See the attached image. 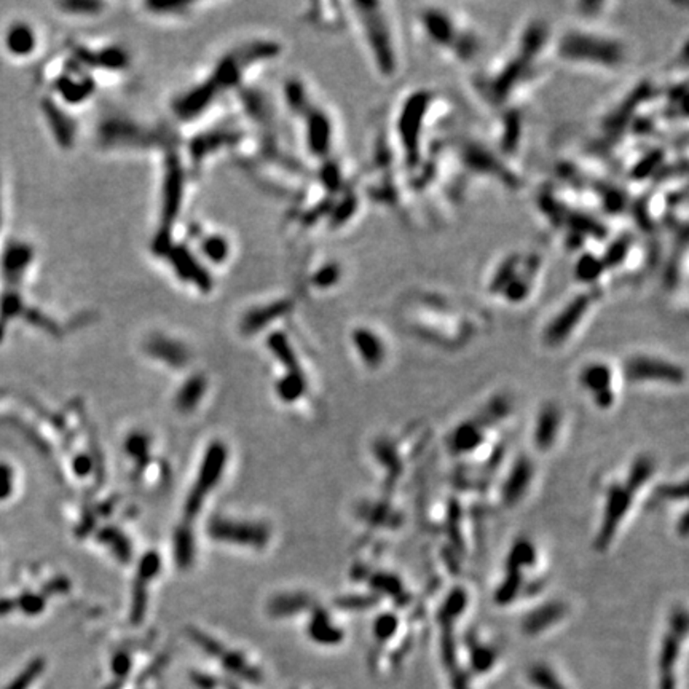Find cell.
I'll return each instance as SVG.
<instances>
[{
	"label": "cell",
	"instance_id": "ba28073f",
	"mask_svg": "<svg viewBox=\"0 0 689 689\" xmlns=\"http://www.w3.org/2000/svg\"><path fill=\"white\" fill-rule=\"evenodd\" d=\"M595 292L584 291L558 308L545 326L543 327L541 340L545 348H560L579 331L584 321L590 315V310L595 303Z\"/></svg>",
	"mask_w": 689,
	"mask_h": 689
},
{
	"label": "cell",
	"instance_id": "8d00e7d4",
	"mask_svg": "<svg viewBox=\"0 0 689 689\" xmlns=\"http://www.w3.org/2000/svg\"><path fill=\"white\" fill-rule=\"evenodd\" d=\"M342 278V268L337 263H326L311 275V284L316 289H331L337 286Z\"/></svg>",
	"mask_w": 689,
	"mask_h": 689
},
{
	"label": "cell",
	"instance_id": "e575fe53",
	"mask_svg": "<svg viewBox=\"0 0 689 689\" xmlns=\"http://www.w3.org/2000/svg\"><path fill=\"white\" fill-rule=\"evenodd\" d=\"M204 257L213 263H223L230 254V244L222 235H209L201 241Z\"/></svg>",
	"mask_w": 689,
	"mask_h": 689
},
{
	"label": "cell",
	"instance_id": "f6af8a7d",
	"mask_svg": "<svg viewBox=\"0 0 689 689\" xmlns=\"http://www.w3.org/2000/svg\"><path fill=\"white\" fill-rule=\"evenodd\" d=\"M149 443H150V441H149L147 436L134 433V434L129 436L128 441H126V452L131 455L133 458H136V461H141L147 456Z\"/></svg>",
	"mask_w": 689,
	"mask_h": 689
},
{
	"label": "cell",
	"instance_id": "816d5d0a",
	"mask_svg": "<svg viewBox=\"0 0 689 689\" xmlns=\"http://www.w3.org/2000/svg\"><path fill=\"white\" fill-rule=\"evenodd\" d=\"M147 6L152 11L155 13H168V11H182L183 9H187V6H190V4L187 2H150L147 4Z\"/></svg>",
	"mask_w": 689,
	"mask_h": 689
},
{
	"label": "cell",
	"instance_id": "4fadbf2b",
	"mask_svg": "<svg viewBox=\"0 0 689 689\" xmlns=\"http://www.w3.org/2000/svg\"><path fill=\"white\" fill-rule=\"evenodd\" d=\"M563 426V412L554 402L544 404L538 412L533 426V443L540 452L548 453L554 448Z\"/></svg>",
	"mask_w": 689,
	"mask_h": 689
},
{
	"label": "cell",
	"instance_id": "74e56055",
	"mask_svg": "<svg viewBox=\"0 0 689 689\" xmlns=\"http://www.w3.org/2000/svg\"><path fill=\"white\" fill-rule=\"evenodd\" d=\"M286 99H288L289 107L297 114H306L310 111L308 94L298 80H291L286 85Z\"/></svg>",
	"mask_w": 689,
	"mask_h": 689
},
{
	"label": "cell",
	"instance_id": "7bdbcfd3",
	"mask_svg": "<svg viewBox=\"0 0 689 689\" xmlns=\"http://www.w3.org/2000/svg\"><path fill=\"white\" fill-rule=\"evenodd\" d=\"M188 635L190 638H192L195 643L201 648V650L209 654V656H213V658H221V654L225 651L223 650V646L219 643V641H216L214 638H211L209 635H206V633H203L200 630H196V629H190L188 630Z\"/></svg>",
	"mask_w": 689,
	"mask_h": 689
},
{
	"label": "cell",
	"instance_id": "5b68a950",
	"mask_svg": "<svg viewBox=\"0 0 689 689\" xmlns=\"http://www.w3.org/2000/svg\"><path fill=\"white\" fill-rule=\"evenodd\" d=\"M363 29L367 49L372 56L375 69L385 79H394L401 69V50L398 34L385 5L375 2L353 4Z\"/></svg>",
	"mask_w": 689,
	"mask_h": 689
},
{
	"label": "cell",
	"instance_id": "7dc6e473",
	"mask_svg": "<svg viewBox=\"0 0 689 689\" xmlns=\"http://www.w3.org/2000/svg\"><path fill=\"white\" fill-rule=\"evenodd\" d=\"M61 6L69 13H74V15H86V16L98 15V13L104 9V5L102 4L84 2V0H77V2H64L61 4Z\"/></svg>",
	"mask_w": 689,
	"mask_h": 689
},
{
	"label": "cell",
	"instance_id": "484cf974",
	"mask_svg": "<svg viewBox=\"0 0 689 689\" xmlns=\"http://www.w3.org/2000/svg\"><path fill=\"white\" fill-rule=\"evenodd\" d=\"M206 391V380L201 375L190 377L176 396V407L182 413L192 412Z\"/></svg>",
	"mask_w": 689,
	"mask_h": 689
},
{
	"label": "cell",
	"instance_id": "1f68e13d",
	"mask_svg": "<svg viewBox=\"0 0 689 689\" xmlns=\"http://www.w3.org/2000/svg\"><path fill=\"white\" fill-rule=\"evenodd\" d=\"M268 346L273 354L279 359V363H283L288 367V373H302L297 363L296 353L292 350L289 340L284 333H271L268 337Z\"/></svg>",
	"mask_w": 689,
	"mask_h": 689
},
{
	"label": "cell",
	"instance_id": "8992f818",
	"mask_svg": "<svg viewBox=\"0 0 689 689\" xmlns=\"http://www.w3.org/2000/svg\"><path fill=\"white\" fill-rule=\"evenodd\" d=\"M540 268L541 261L538 254L513 252L496 263L490 273L487 289L508 303H522L531 296Z\"/></svg>",
	"mask_w": 689,
	"mask_h": 689
},
{
	"label": "cell",
	"instance_id": "d6a6232c",
	"mask_svg": "<svg viewBox=\"0 0 689 689\" xmlns=\"http://www.w3.org/2000/svg\"><path fill=\"white\" fill-rule=\"evenodd\" d=\"M46 117L50 120V125L53 126V133L56 136L58 142L63 147H69L74 142V125L71 119L66 117V114L59 111L53 104L46 106Z\"/></svg>",
	"mask_w": 689,
	"mask_h": 689
},
{
	"label": "cell",
	"instance_id": "5bb4252c",
	"mask_svg": "<svg viewBox=\"0 0 689 689\" xmlns=\"http://www.w3.org/2000/svg\"><path fill=\"white\" fill-rule=\"evenodd\" d=\"M351 342L366 367L378 369L385 364L388 358L386 342L383 336H380L372 327H356L351 333Z\"/></svg>",
	"mask_w": 689,
	"mask_h": 689
},
{
	"label": "cell",
	"instance_id": "7c38bea8",
	"mask_svg": "<svg viewBox=\"0 0 689 689\" xmlns=\"http://www.w3.org/2000/svg\"><path fill=\"white\" fill-rule=\"evenodd\" d=\"M213 540L261 549L270 541V528L261 522H240L231 518L216 517L209 523Z\"/></svg>",
	"mask_w": 689,
	"mask_h": 689
},
{
	"label": "cell",
	"instance_id": "b9f144b4",
	"mask_svg": "<svg viewBox=\"0 0 689 689\" xmlns=\"http://www.w3.org/2000/svg\"><path fill=\"white\" fill-rule=\"evenodd\" d=\"M530 678L535 685H538L543 689H565V686L560 683V680L557 678V675L545 665H535L531 668Z\"/></svg>",
	"mask_w": 689,
	"mask_h": 689
},
{
	"label": "cell",
	"instance_id": "7a4b0ae2",
	"mask_svg": "<svg viewBox=\"0 0 689 689\" xmlns=\"http://www.w3.org/2000/svg\"><path fill=\"white\" fill-rule=\"evenodd\" d=\"M654 460L648 455H640L633 460L623 479H613L603 493L602 517L595 533V550L605 552L615 541L618 531L627 520L633 509L637 496L651 479Z\"/></svg>",
	"mask_w": 689,
	"mask_h": 689
},
{
	"label": "cell",
	"instance_id": "ee69618b",
	"mask_svg": "<svg viewBox=\"0 0 689 689\" xmlns=\"http://www.w3.org/2000/svg\"><path fill=\"white\" fill-rule=\"evenodd\" d=\"M396 630H398V618L393 615H381L377 620H375L373 633L375 637L381 641L390 640Z\"/></svg>",
	"mask_w": 689,
	"mask_h": 689
},
{
	"label": "cell",
	"instance_id": "83f0119b",
	"mask_svg": "<svg viewBox=\"0 0 689 689\" xmlns=\"http://www.w3.org/2000/svg\"><path fill=\"white\" fill-rule=\"evenodd\" d=\"M310 606V598L303 593H283L271 600L270 603V615L276 618H286L297 615Z\"/></svg>",
	"mask_w": 689,
	"mask_h": 689
},
{
	"label": "cell",
	"instance_id": "bcb514c9",
	"mask_svg": "<svg viewBox=\"0 0 689 689\" xmlns=\"http://www.w3.org/2000/svg\"><path fill=\"white\" fill-rule=\"evenodd\" d=\"M15 488V471L6 463H0V501L9 500Z\"/></svg>",
	"mask_w": 689,
	"mask_h": 689
},
{
	"label": "cell",
	"instance_id": "9c48e42d",
	"mask_svg": "<svg viewBox=\"0 0 689 689\" xmlns=\"http://www.w3.org/2000/svg\"><path fill=\"white\" fill-rule=\"evenodd\" d=\"M624 378L633 385H668L681 386L686 381V371L675 361L656 354L635 353L623 364Z\"/></svg>",
	"mask_w": 689,
	"mask_h": 689
},
{
	"label": "cell",
	"instance_id": "681fc988",
	"mask_svg": "<svg viewBox=\"0 0 689 689\" xmlns=\"http://www.w3.org/2000/svg\"><path fill=\"white\" fill-rule=\"evenodd\" d=\"M19 606L26 613V615H39L40 611L44 610L45 600L39 595H32V593H26L19 600Z\"/></svg>",
	"mask_w": 689,
	"mask_h": 689
},
{
	"label": "cell",
	"instance_id": "3957f363",
	"mask_svg": "<svg viewBox=\"0 0 689 689\" xmlns=\"http://www.w3.org/2000/svg\"><path fill=\"white\" fill-rule=\"evenodd\" d=\"M555 53L565 63L603 71L623 69L630 54L623 39L588 27L566 29L557 39Z\"/></svg>",
	"mask_w": 689,
	"mask_h": 689
},
{
	"label": "cell",
	"instance_id": "d6986e66",
	"mask_svg": "<svg viewBox=\"0 0 689 689\" xmlns=\"http://www.w3.org/2000/svg\"><path fill=\"white\" fill-rule=\"evenodd\" d=\"M146 351L152 358L171 367H183L190 359V353L186 346L165 336L150 337L146 342Z\"/></svg>",
	"mask_w": 689,
	"mask_h": 689
},
{
	"label": "cell",
	"instance_id": "277c9868",
	"mask_svg": "<svg viewBox=\"0 0 689 689\" xmlns=\"http://www.w3.org/2000/svg\"><path fill=\"white\" fill-rule=\"evenodd\" d=\"M418 29L426 42L450 58L469 63L481 53V42L474 29L443 6H425L418 13Z\"/></svg>",
	"mask_w": 689,
	"mask_h": 689
},
{
	"label": "cell",
	"instance_id": "ab89813d",
	"mask_svg": "<svg viewBox=\"0 0 689 689\" xmlns=\"http://www.w3.org/2000/svg\"><path fill=\"white\" fill-rule=\"evenodd\" d=\"M44 668H45L44 659H34L32 663L27 665L9 686H6V689H29L39 675L44 672Z\"/></svg>",
	"mask_w": 689,
	"mask_h": 689
},
{
	"label": "cell",
	"instance_id": "52a82bcc",
	"mask_svg": "<svg viewBox=\"0 0 689 689\" xmlns=\"http://www.w3.org/2000/svg\"><path fill=\"white\" fill-rule=\"evenodd\" d=\"M183 182H186V177H183L181 160L177 159V155L171 154L165 163V177H163L161 188V225L154 241V249L160 256H166V252L173 246L171 228L181 213Z\"/></svg>",
	"mask_w": 689,
	"mask_h": 689
},
{
	"label": "cell",
	"instance_id": "f35d334b",
	"mask_svg": "<svg viewBox=\"0 0 689 689\" xmlns=\"http://www.w3.org/2000/svg\"><path fill=\"white\" fill-rule=\"evenodd\" d=\"M101 540L111 545L112 550L115 552V554H117V557L120 558L121 562L126 563V560H129V557H131L129 543L125 540V536L121 535L119 530H112V528L104 530L101 533Z\"/></svg>",
	"mask_w": 689,
	"mask_h": 689
},
{
	"label": "cell",
	"instance_id": "836d02e7",
	"mask_svg": "<svg viewBox=\"0 0 689 689\" xmlns=\"http://www.w3.org/2000/svg\"><path fill=\"white\" fill-rule=\"evenodd\" d=\"M305 378L302 373H288L278 381L276 391L284 402H296L305 393Z\"/></svg>",
	"mask_w": 689,
	"mask_h": 689
},
{
	"label": "cell",
	"instance_id": "44dd1931",
	"mask_svg": "<svg viewBox=\"0 0 689 689\" xmlns=\"http://www.w3.org/2000/svg\"><path fill=\"white\" fill-rule=\"evenodd\" d=\"M238 138H240V136L236 133L223 131V129L213 133H203L190 142V156H193L195 161H201L203 159H206L208 155L216 152V150L236 144Z\"/></svg>",
	"mask_w": 689,
	"mask_h": 689
},
{
	"label": "cell",
	"instance_id": "30bf717a",
	"mask_svg": "<svg viewBox=\"0 0 689 689\" xmlns=\"http://www.w3.org/2000/svg\"><path fill=\"white\" fill-rule=\"evenodd\" d=\"M225 465H227V447L219 441L209 443L206 453L203 456L200 471H198L196 481L187 496L186 506H183V514H186L187 520H192L200 513L203 501L219 483Z\"/></svg>",
	"mask_w": 689,
	"mask_h": 689
},
{
	"label": "cell",
	"instance_id": "ffe728a7",
	"mask_svg": "<svg viewBox=\"0 0 689 689\" xmlns=\"http://www.w3.org/2000/svg\"><path fill=\"white\" fill-rule=\"evenodd\" d=\"M291 308H292L291 300L283 298V300H275V302H271L268 305H263L261 308L251 310L244 315L241 321V331L243 333H246V336L262 331L263 327L271 324L273 321H276L278 318L284 316L286 313H289Z\"/></svg>",
	"mask_w": 689,
	"mask_h": 689
},
{
	"label": "cell",
	"instance_id": "e0dca14e",
	"mask_svg": "<svg viewBox=\"0 0 689 689\" xmlns=\"http://www.w3.org/2000/svg\"><path fill=\"white\" fill-rule=\"evenodd\" d=\"M219 90L214 86L211 80L193 86L192 90L183 93L181 98L174 102V112L179 119L190 120L200 115L203 111L211 106V102L217 96Z\"/></svg>",
	"mask_w": 689,
	"mask_h": 689
},
{
	"label": "cell",
	"instance_id": "4dcf8cb0",
	"mask_svg": "<svg viewBox=\"0 0 689 689\" xmlns=\"http://www.w3.org/2000/svg\"><path fill=\"white\" fill-rule=\"evenodd\" d=\"M221 659H222V667L228 673L238 675V677L248 680L251 683H258V681L262 680V673L258 672L256 667H251L240 653L223 651L221 654Z\"/></svg>",
	"mask_w": 689,
	"mask_h": 689
},
{
	"label": "cell",
	"instance_id": "db71d44e",
	"mask_svg": "<svg viewBox=\"0 0 689 689\" xmlns=\"http://www.w3.org/2000/svg\"><path fill=\"white\" fill-rule=\"evenodd\" d=\"M74 469L75 474L86 476L91 471V458H88V456H79L74 463Z\"/></svg>",
	"mask_w": 689,
	"mask_h": 689
},
{
	"label": "cell",
	"instance_id": "c3c4849f",
	"mask_svg": "<svg viewBox=\"0 0 689 689\" xmlns=\"http://www.w3.org/2000/svg\"><path fill=\"white\" fill-rule=\"evenodd\" d=\"M354 209H356V200H354L353 196H348L346 200L337 204L336 211L331 214V221L333 222V225H342L353 216Z\"/></svg>",
	"mask_w": 689,
	"mask_h": 689
},
{
	"label": "cell",
	"instance_id": "d4e9b609",
	"mask_svg": "<svg viewBox=\"0 0 689 689\" xmlns=\"http://www.w3.org/2000/svg\"><path fill=\"white\" fill-rule=\"evenodd\" d=\"M5 44L10 53L16 54V56H27V54H31L34 49H36L37 40L36 34H34L29 26L24 23H16L6 32Z\"/></svg>",
	"mask_w": 689,
	"mask_h": 689
},
{
	"label": "cell",
	"instance_id": "d590c367",
	"mask_svg": "<svg viewBox=\"0 0 689 689\" xmlns=\"http://www.w3.org/2000/svg\"><path fill=\"white\" fill-rule=\"evenodd\" d=\"M471 650V663L476 672H487L495 665V660L498 658V653L490 648L488 645H481L477 640H473V643L469 646Z\"/></svg>",
	"mask_w": 689,
	"mask_h": 689
},
{
	"label": "cell",
	"instance_id": "7402d4cb",
	"mask_svg": "<svg viewBox=\"0 0 689 689\" xmlns=\"http://www.w3.org/2000/svg\"><path fill=\"white\" fill-rule=\"evenodd\" d=\"M101 139H104L106 144L112 146H142L146 136L138 126L128 124V121L114 120L107 124L104 129H101Z\"/></svg>",
	"mask_w": 689,
	"mask_h": 689
},
{
	"label": "cell",
	"instance_id": "60d3db41",
	"mask_svg": "<svg viewBox=\"0 0 689 689\" xmlns=\"http://www.w3.org/2000/svg\"><path fill=\"white\" fill-rule=\"evenodd\" d=\"M32 257V252L27 246H13L9 252H6L5 258V270L11 271L13 275H19L27 267Z\"/></svg>",
	"mask_w": 689,
	"mask_h": 689
},
{
	"label": "cell",
	"instance_id": "6da1fadb",
	"mask_svg": "<svg viewBox=\"0 0 689 689\" xmlns=\"http://www.w3.org/2000/svg\"><path fill=\"white\" fill-rule=\"evenodd\" d=\"M549 45L548 27L541 21H531L517 39L514 53L496 61L492 72L481 81V91L490 101V104H508L520 93L531 77L533 66L540 64L541 54Z\"/></svg>",
	"mask_w": 689,
	"mask_h": 689
},
{
	"label": "cell",
	"instance_id": "f1b7e54d",
	"mask_svg": "<svg viewBox=\"0 0 689 689\" xmlns=\"http://www.w3.org/2000/svg\"><path fill=\"white\" fill-rule=\"evenodd\" d=\"M193 555H195V541H193L192 528L188 527V523H183L182 527L177 528L174 536V557H176L177 566H181V568H188V566L193 563Z\"/></svg>",
	"mask_w": 689,
	"mask_h": 689
},
{
	"label": "cell",
	"instance_id": "8fae6325",
	"mask_svg": "<svg viewBox=\"0 0 689 689\" xmlns=\"http://www.w3.org/2000/svg\"><path fill=\"white\" fill-rule=\"evenodd\" d=\"M578 381L598 411H610L615 407L618 399L616 372L606 361L593 359L585 363L578 373Z\"/></svg>",
	"mask_w": 689,
	"mask_h": 689
},
{
	"label": "cell",
	"instance_id": "11a10c76",
	"mask_svg": "<svg viewBox=\"0 0 689 689\" xmlns=\"http://www.w3.org/2000/svg\"><path fill=\"white\" fill-rule=\"evenodd\" d=\"M193 681H195V685L200 688V689H213L214 685H216V681L209 677V675H200V673H193Z\"/></svg>",
	"mask_w": 689,
	"mask_h": 689
},
{
	"label": "cell",
	"instance_id": "cb8c5ba5",
	"mask_svg": "<svg viewBox=\"0 0 689 689\" xmlns=\"http://www.w3.org/2000/svg\"><path fill=\"white\" fill-rule=\"evenodd\" d=\"M308 635L321 645H337L343 640V632L331 623L324 610H318L308 624Z\"/></svg>",
	"mask_w": 689,
	"mask_h": 689
},
{
	"label": "cell",
	"instance_id": "f546056e",
	"mask_svg": "<svg viewBox=\"0 0 689 689\" xmlns=\"http://www.w3.org/2000/svg\"><path fill=\"white\" fill-rule=\"evenodd\" d=\"M94 90V85L91 80L88 79H72V75H66L59 80L58 84V91L61 93L66 101H69L71 104H80L81 101H85L88 96H91V93Z\"/></svg>",
	"mask_w": 689,
	"mask_h": 689
},
{
	"label": "cell",
	"instance_id": "9f6ffc18",
	"mask_svg": "<svg viewBox=\"0 0 689 689\" xmlns=\"http://www.w3.org/2000/svg\"><path fill=\"white\" fill-rule=\"evenodd\" d=\"M453 689H469L468 680H466L465 675H460V677H458V675H456L455 681H453Z\"/></svg>",
	"mask_w": 689,
	"mask_h": 689
},
{
	"label": "cell",
	"instance_id": "4316f807",
	"mask_svg": "<svg viewBox=\"0 0 689 689\" xmlns=\"http://www.w3.org/2000/svg\"><path fill=\"white\" fill-rule=\"evenodd\" d=\"M80 56H84L85 61L90 63V66H98L107 71H120L128 66V54L119 49V46H111V49L101 50L98 54H91L90 51H80Z\"/></svg>",
	"mask_w": 689,
	"mask_h": 689
},
{
	"label": "cell",
	"instance_id": "2e32d148",
	"mask_svg": "<svg viewBox=\"0 0 689 689\" xmlns=\"http://www.w3.org/2000/svg\"><path fill=\"white\" fill-rule=\"evenodd\" d=\"M306 117V144L315 156H326L332 146V121L329 115L318 109H310Z\"/></svg>",
	"mask_w": 689,
	"mask_h": 689
},
{
	"label": "cell",
	"instance_id": "ac0fdd59",
	"mask_svg": "<svg viewBox=\"0 0 689 689\" xmlns=\"http://www.w3.org/2000/svg\"><path fill=\"white\" fill-rule=\"evenodd\" d=\"M533 481V466L528 461V458H517L513 469L509 471V476L503 486V501L508 506L520 503L523 500L525 493L528 492Z\"/></svg>",
	"mask_w": 689,
	"mask_h": 689
},
{
	"label": "cell",
	"instance_id": "603a6c76",
	"mask_svg": "<svg viewBox=\"0 0 689 689\" xmlns=\"http://www.w3.org/2000/svg\"><path fill=\"white\" fill-rule=\"evenodd\" d=\"M565 613L566 610L562 603L550 602L548 605H543L523 619V630L530 633V635L540 633L552 624L558 623V620L565 616Z\"/></svg>",
	"mask_w": 689,
	"mask_h": 689
},
{
	"label": "cell",
	"instance_id": "9a60e30c",
	"mask_svg": "<svg viewBox=\"0 0 689 689\" xmlns=\"http://www.w3.org/2000/svg\"><path fill=\"white\" fill-rule=\"evenodd\" d=\"M166 257L169 258V263L173 265L176 275L182 278L183 281L193 283L201 291L211 289L213 279L193 257V254H190L188 249L183 246H171V249L166 252Z\"/></svg>",
	"mask_w": 689,
	"mask_h": 689
},
{
	"label": "cell",
	"instance_id": "f5cc1de1",
	"mask_svg": "<svg viewBox=\"0 0 689 689\" xmlns=\"http://www.w3.org/2000/svg\"><path fill=\"white\" fill-rule=\"evenodd\" d=\"M323 182L327 187L336 190L340 186V173L337 165H327L323 171Z\"/></svg>",
	"mask_w": 689,
	"mask_h": 689
},
{
	"label": "cell",
	"instance_id": "f907efd6",
	"mask_svg": "<svg viewBox=\"0 0 689 689\" xmlns=\"http://www.w3.org/2000/svg\"><path fill=\"white\" fill-rule=\"evenodd\" d=\"M112 672L117 678H125L131 670V658L126 653H117L112 658Z\"/></svg>",
	"mask_w": 689,
	"mask_h": 689
}]
</instances>
